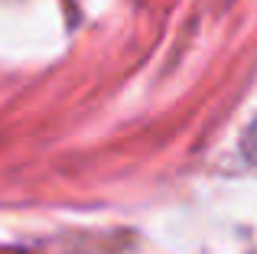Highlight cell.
I'll return each mask as SVG.
<instances>
[{
  "label": "cell",
  "instance_id": "obj_1",
  "mask_svg": "<svg viewBox=\"0 0 257 254\" xmlns=\"http://www.w3.org/2000/svg\"><path fill=\"white\" fill-rule=\"evenodd\" d=\"M244 153L257 163V117L251 121V127H247V134H244Z\"/></svg>",
  "mask_w": 257,
  "mask_h": 254
}]
</instances>
